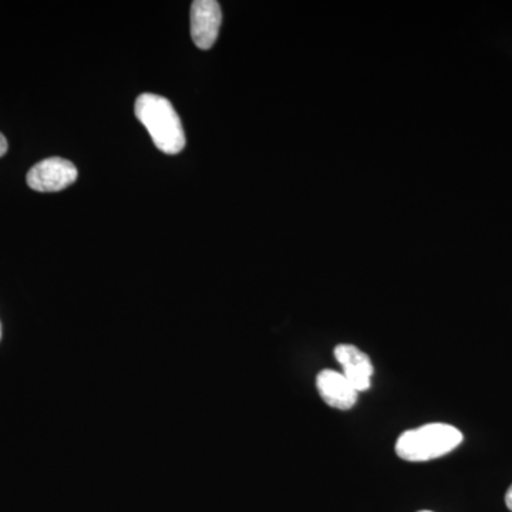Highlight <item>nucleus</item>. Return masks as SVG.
<instances>
[{
    "instance_id": "nucleus-8",
    "label": "nucleus",
    "mask_w": 512,
    "mask_h": 512,
    "mask_svg": "<svg viewBox=\"0 0 512 512\" xmlns=\"http://www.w3.org/2000/svg\"><path fill=\"white\" fill-rule=\"evenodd\" d=\"M505 504H507L508 510L512 511V485L505 494Z\"/></svg>"
},
{
    "instance_id": "nucleus-6",
    "label": "nucleus",
    "mask_w": 512,
    "mask_h": 512,
    "mask_svg": "<svg viewBox=\"0 0 512 512\" xmlns=\"http://www.w3.org/2000/svg\"><path fill=\"white\" fill-rule=\"evenodd\" d=\"M316 387L323 402L339 410H349L357 402V390L343 373L325 369L316 377Z\"/></svg>"
},
{
    "instance_id": "nucleus-3",
    "label": "nucleus",
    "mask_w": 512,
    "mask_h": 512,
    "mask_svg": "<svg viewBox=\"0 0 512 512\" xmlns=\"http://www.w3.org/2000/svg\"><path fill=\"white\" fill-rule=\"evenodd\" d=\"M76 165L64 158L52 157L30 168L28 185L39 192H57L70 187L77 180Z\"/></svg>"
},
{
    "instance_id": "nucleus-5",
    "label": "nucleus",
    "mask_w": 512,
    "mask_h": 512,
    "mask_svg": "<svg viewBox=\"0 0 512 512\" xmlns=\"http://www.w3.org/2000/svg\"><path fill=\"white\" fill-rule=\"evenodd\" d=\"M335 357L342 366L343 376L355 387L357 393L370 389L375 369L365 352L353 345H338L335 348Z\"/></svg>"
},
{
    "instance_id": "nucleus-4",
    "label": "nucleus",
    "mask_w": 512,
    "mask_h": 512,
    "mask_svg": "<svg viewBox=\"0 0 512 512\" xmlns=\"http://www.w3.org/2000/svg\"><path fill=\"white\" fill-rule=\"evenodd\" d=\"M222 23L220 3L215 0H195L191 5V37L195 46L211 49L217 42Z\"/></svg>"
},
{
    "instance_id": "nucleus-1",
    "label": "nucleus",
    "mask_w": 512,
    "mask_h": 512,
    "mask_svg": "<svg viewBox=\"0 0 512 512\" xmlns=\"http://www.w3.org/2000/svg\"><path fill=\"white\" fill-rule=\"evenodd\" d=\"M136 116L147 128L158 150L165 154H178L184 150L183 124L173 104L157 94H141L136 101Z\"/></svg>"
},
{
    "instance_id": "nucleus-2",
    "label": "nucleus",
    "mask_w": 512,
    "mask_h": 512,
    "mask_svg": "<svg viewBox=\"0 0 512 512\" xmlns=\"http://www.w3.org/2000/svg\"><path fill=\"white\" fill-rule=\"evenodd\" d=\"M463 434L456 427L431 423L404 431L396 441V454L406 461H429L446 456L460 446Z\"/></svg>"
},
{
    "instance_id": "nucleus-7",
    "label": "nucleus",
    "mask_w": 512,
    "mask_h": 512,
    "mask_svg": "<svg viewBox=\"0 0 512 512\" xmlns=\"http://www.w3.org/2000/svg\"><path fill=\"white\" fill-rule=\"evenodd\" d=\"M8 140H6L5 136L0 133V157L5 156L6 151H8Z\"/></svg>"
},
{
    "instance_id": "nucleus-9",
    "label": "nucleus",
    "mask_w": 512,
    "mask_h": 512,
    "mask_svg": "<svg viewBox=\"0 0 512 512\" xmlns=\"http://www.w3.org/2000/svg\"><path fill=\"white\" fill-rule=\"evenodd\" d=\"M0 339H2V325H0Z\"/></svg>"
},
{
    "instance_id": "nucleus-10",
    "label": "nucleus",
    "mask_w": 512,
    "mask_h": 512,
    "mask_svg": "<svg viewBox=\"0 0 512 512\" xmlns=\"http://www.w3.org/2000/svg\"><path fill=\"white\" fill-rule=\"evenodd\" d=\"M419 512H433V511H427V510H424V511H419Z\"/></svg>"
}]
</instances>
